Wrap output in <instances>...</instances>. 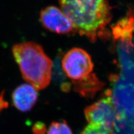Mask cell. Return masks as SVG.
Segmentation results:
<instances>
[{"label":"cell","mask_w":134,"mask_h":134,"mask_svg":"<svg viewBox=\"0 0 134 134\" xmlns=\"http://www.w3.org/2000/svg\"><path fill=\"white\" fill-rule=\"evenodd\" d=\"M121 71L108 90L115 109L111 134H134V54L119 56Z\"/></svg>","instance_id":"cell-1"},{"label":"cell","mask_w":134,"mask_h":134,"mask_svg":"<svg viewBox=\"0 0 134 134\" xmlns=\"http://www.w3.org/2000/svg\"><path fill=\"white\" fill-rule=\"evenodd\" d=\"M62 68L73 84L90 76L93 72V63L87 52L75 48L64 55L62 60Z\"/></svg>","instance_id":"cell-4"},{"label":"cell","mask_w":134,"mask_h":134,"mask_svg":"<svg viewBox=\"0 0 134 134\" xmlns=\"http://www.w3.org/2000/svg\"><path fill=\"white\" fill-rule=\"evenodd\" d=\"M76 31L95 41L104 35L112 19L108 0H59Z\"/></svg>","instance_id":"cell-2"},{"label":"cell","mask_w":134,"mask_h":134,"mask_svg":"<svg viewBox=\"0 0 134 134\" xmlns=\"http://www.w3.org/2000/svg\"><path fill=\"white\" fill-rule=\"evenodd\" d=\"M85 114L90 124L106 128L112 131L116 112L108 90L105 92L104 97L85 109Z\"/></svg>","instance_id":"cell-5"},{"label":"cell","mask_w":134,"mask_h":134,"mask_svg":"<svg viewBox=\"0 0 134 134\" xmlns=\"http://www.w3.org/2000/svg\"><path fill=\"white\" fill-rule=\"evenodd\" d=\"M73 85L75 92L87 98L93 97L104 86L103 82L100 81L93 73L81 81L73 83Z\"/></svg>","instance_id":"cell-8"},{"label":"cell","mask_w":134,"mask_h":134,"mask_svg":"<svg viewBox=\"0 0 134 134\" xmlns=\"http://www.w3.org/2000/svg\"><path fill=\"white\" fill-rule=\"evenodd\" d=\"M112 131L99 126L88 124L80 134H111Z\"/></svg>","instance_id":"cell-10"},{"label":"cell","mask_w":134,"mask_h":134,"mask_svg":"<svg viewBox=\"0 0 134 134\" xmlns=\"http://www.w3.org/2000/svg\"><path fill=\"white\" fill-rule=\"evenodd\" d=\"M47 134H73L72 131L65 121L53 122L48 130Z\"/></svg>","instance_id":"cell-9"},{"label":"cell","mask_w":134,"mask_h":134,"mask_svg":"<svg viewBox=\"0 0 134 134\" xmlns=\"http://www.w3.org/2000/svg\"><path fill=\"white\" fill-rule=\"evenodd\" d=\"M6 104H7V103L5 102V100L3 99V94H2L0 95V111L6 107Z\"/></svg>","instance_id":"cell-12"},{"label":"cell","mask_w":134,"mask_h":134,"mask_svg":"<svg viewBox=\"0 0 134 134\" xmlns=\"http://www.w3.org/2000/svg\"><path fill=\"white\" fill-rule=\"evenodd\" d=\"M46 130L45 125L43 122H37L33 126L32 132L34 134H45Z\"/></svg>","instance_id":"cell-11"},{"label":"cell","mask_w":134,"mask_h":134,"mask_svg":"<svg viewBox=\"0 0 134 134\" xmlns=\"http://www.w3.org/2000/svg\"><path fill=\"white\" fill-rule=\"evenodd\" d=\"M37 98L36 90L29 84L20 85L12 94L14 106L21 112L30 111L36 104Z\"/></svg>","instance_id":"cell-7"},{"label":"cell","mask_w":134,"mask_h":134,"mask_svg":"<svg viewBox=\"0 0 134 134\" xmlns=\"http://www.w3.org/2000/svg\"><path fill=\"white\" fill-rule=\"evenodd\" d=\"M40 20L43 26L50 31L60 34H69L76 31L70 20L55 6H50L42 10Z\"/></svg>","instance_id":"cell-6"},{"label":"cell","mask_w":134,"mask_h":134,"mask_svg":"<svg viewBox=\"0 0 134 134\" xmlns=\"http://www.w3.org/2000/svg\"><path fill=\"white\" fill-rule=\"evenodd\" d=\"M12 52L25 81L36 90H44L49 86L53 64L40 45L25 42L15 45Z\"/></svg>","instance_id":"cell-3"}]
</instances>
